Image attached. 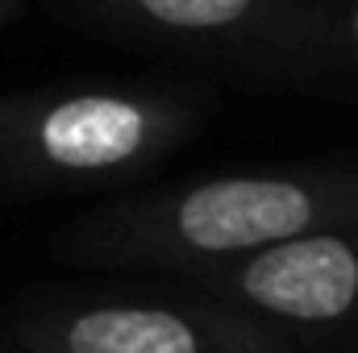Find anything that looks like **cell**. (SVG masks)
I'll use <instances>...</instances> for the list:
<instances>
[{
    "instance_id": "cell-5",
    "label": "cell",
    "mask_w": 358,
    "mask_h": 353,
    "mask_svg": "<svg viewBox=\"0 0 358 353\" xmlns=\"http://www.w3.org/2000/svg\"><path fill=\"white\" fill-rule=\"evenodd\" d=\"M287 0H63L55 13L96 33L250 71Z\"/></svg>"
},
{
    "instance_id": "cell-6",
    "label": "cell",
    "mask_w": 358,
    "mask_h": 353,
    "mask_svg": "<svg viewBox=\"0 0 358 353\" xmlns=\"http://www.w3.org/2000/svg\"><path fill=\"white\" fill-rule=\"evenodd\" d=\"M250 75L358 104V0H287Z\"/></svg>"
},
{
    "instance_id": "cell-2",
    "label": "cell",
    "mask_w": 358,
    "mask_h": 353,
    "mask_svg": "<svg viewBox=\"0 0 358 353\" xmlns=\"http://www.w3.org/2000/svg\"><path fill=\"white\" fill-rule=\"evenodd\" d=\"M204 100L176 88L0 96V200L121 187L200 129Z\"/></svg>"
},
{
    "instance_id": "cell-1",
    "label": "cell",
    "mask_w": 358,
    "mask_h": 353,
    "mask_svg": "<svg viewBox=\"0 0 358 353\" xmlns=\"http://www.w3.org/2000/svg\"><path fill=\"white\" fill-rule=\"evenodd\" d=\"M358 225V163L208 175L138 191L71 220L59 254L100 270H167L171 278L271 246Z\"/></svg>"
},
{
    "instance_id": "cell-7",
    "label": "cell",
    "mask_w": 358,
    "mask_h": 353,
    "mask_svg": "<svg viewBox=\"0 0 358 353\" xmlns=\"http://www.w3.org/2000/svg\"><path fill=\"white\" fill-rule=\"evenodd\" d=\"M25 4H29V0H0V29H4V25H8V21H13Z\"/></svg>"
},
{
    "instance_id": "cell-8",
    "label": "cell",
    "mask_w": 358,
    "mask_h": 353,
    "mask_svg": "<svg viewBox=\"0 0 358 353\" xmlns=\"http://www.w3.org/2000/svg\"><path fill=\"white\" fill-rule=\"evenodd\" d=\"M46 4H50V8H59V4H63V0H46Z\"/></svg>"
},
{
    "instance_id": "cell-4",
    "label": "cell",
    "mask_w": 358,
    "mask_h": 353,
    "mask_svg": "<svg viewBox=\"0 0 358 353\" xmlns=\"http://www.w3.org/2000/svg\"><path fill=\"white\" fill-rule=\"evenodd\" d=\"M255 320L279 329L300 353H358V225L321 229L259 254L179 274Z\"/></svg>"
},
{
    "instance_id": "cell-3",
    "label": "cell",
    "mask_w": 358,
    "mask_h": 353,
    "mask_svg": "<svg viewBox=\"0 0 358 353\" xmlns=\"http://www.w3.org/2000/svg\"><path fill=\"white\" fill-rule=\"evenodd\" d=\"M179 283V278H176ZM13 353H300L279 329L192 287L42 299L13 324Z\"/></svg>"
}]
</instances>
